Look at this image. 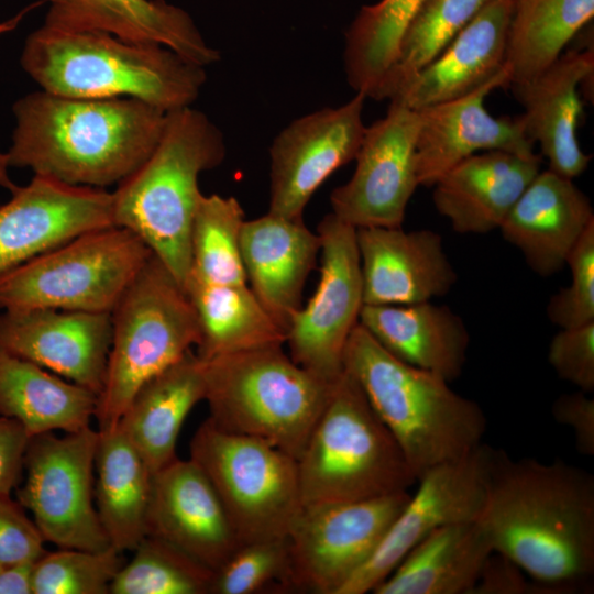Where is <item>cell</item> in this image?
Segmentation results:
<instances>
[{
    "mask_svg": "<svg viewBox=\"0 0 594 594\" xmlns=\"http://www.w3.org/2000/svg\"><path fill=\"white\" fill-rule=\"evenodd\" d=\"M304 505L359 502L416 484L399 444L345 371L297 459Z\"/></svg>",
    "mask_w": 594,
    "mask_h": 594,
    "instance_id": "cell-7",
    "label": "cell"
},
{
    "mask_svg": "<svg viewBox=\"0 0 594 594\" xmlns=\"http://www.w3.org/2000/svg\"><path fill=\"white\" fill-rule=\"evenodd\" d=\"M419 113L391 101L387 113L365 128L352 177L330 196L332 213L358 228L403 226L419 186L416 142Z\"/></svg>",
    "mask_w": 594,
    "mask_h": 594,
    "instance_id": "cell-15",
    "label": "cell"
},
{
    "mask_svg": "<svg viewBox=\"0 0 594 594\" xmlns=\"http://www.w3.org/2000/svg\"><path fill=\"white\" fill-rule=\"evenodd\" d=\"M541 155L506 151L473 154L433 185L432 200L455 232L487 233L499 229L526 187L540 172Z\"/></svg>",
    "mask_w": 594,
    "mask_h": 594,
    "instance_id": "cell-25",
    "label": "cell"
},
{
    "mask_svg": "<svg viewBox=\"0 0 594 594\" xmlns=\"http://www.w3.org/2000/svg\"><path fill=\"white\" fill-rule=\"evenodd\" d=\"M152 254L121 227L85 232L0 276V310L111 314Z\"/></svg>",
    "mask_w": 594,
    "mask_h": 594,
    "instance_id": "cell-9",
    "label": "cell"
},
{
    "mask_svg": "<svg viewBox=\"0 0 594 594\" xmlns=\"http://www.w3.org/2000/svg\"><path fill=\"white\" fill-rule=\"evenodd\" d=\"M492 0H424L409 22L395 63L375 100L391 99L417 72L433 61Z\"/></svg>",
    "mask_w": 594,
    "mask_h": 594,
    "instance_id": "cell-37",
    "label": "cell"
},
{
    "mask_svg": "<svg viewBox=\"0 0 594 594\" xmlns=\"http://www.w3.org/2000/svg\"><path fill=\"white\" fill-rule=\"evenodd\" d=\"M594 15V0H514L505 67L509 86L552 65Z\"/></svg>",
    "mask_w": 594,
    "mask_h": 594,
    "instance_id": "cell-34",
    "label": "cell"
},
{
    "mask_svg": "<svg viewBox=\"0 0 594 594\" xmlns=\"http://www.w3.org/2000/svg\"><path fill=\"white\" fill-rule=\"evenodd\" d=\"M240 543L287 538L302 509L297 460L253 437L206 419L189 444Z\"/></svg>",
    "mask_w": 594,
    "mask_h": 594,
    "instance_id": "cell-10",
    "label": "cell"
},
{
    "mask_svg": "<svg viewBox=\"0 0 594 594\" xmlns=\"http://www.w3.org/2000/svg\"><path fill=\"white\" fill-rule=\"evenodd\" d=\"M593 72V48L573 50L536 77L510 85L525 110V130L539 144L548 169L570 179L580 176L592 160L580 147L576 128L583 113L578 89Z\"/></svg>",
    "mask_w": 594,
    "mask_h": 594,
    "instance_id": "cell-23",
    "label": "cell"
},
{
    "mask_svg": "<svg viewBox=\"0 0 594 594\" xmlns=\"http://www.w3.org/2000/svg\"><path fill=\"white\" fill-rule=\"evenodd\" d=\"M204 363L193 350L134 394L118 425L152 474L174 461L182 426L205 400Z\"/></svg>",
    "mask_w": 594,
    "mask_h": 594,
    "instance_id": "cell-29",
    "label": "cell"
},
{
    "mask_svg": "<svg viewBox=\"0 0 594 594\" xmlns=\"http://www.w3.org/2000/svg\"><path fill=\"white\" fill-rule=\"evenodd\" d=\"M409 497L406 491L359 502L304 505L287 536L292 590L338 594L373 554Z\"/></svg>",
    "mask_w": 594,
    "mask_h": 594,
    "instance_id": "cell-12",
    "label": "cell"
},
{
    "mask_svg": "<svg viewBox=\"0 0 594 594\" xmlns=\"http://www.w3.org/2000/svg\"><path fill=\"white\" fill-rule=\"evenodd\" d=\"M514 0H492L429 64L389 99L413 110L464 96L506 69Z\"/></svg>",
    "mask_w": 594,
    "mask_h": 594,
    "instance_id": "cell-24",
    "label": "cell"
},
{
    "mask_svg": "<svg viewBox=\"0 0 594 594\" xmlns=\"http://www.w3.org/2000/svg\"><path fill=\"white\" fill-rule=\"evenodd\" d=\"M20 63L42 90L134 98L164 112L190 107L207 79L206 67L163 45L46 24L26 37Z\"/></svg>",
    "mask_w": 594,
    "mask_h": 594,
    "instance_id": "cell-3",
    "label": "cell"
},
{
    "mask_svg": "<svg viewBox=\"0 0 594 594\" xmlns=\"http://www.w3.org/2000/svg\"><path fill=\"white\" fill-rule=\"evenodd\" d=\"M44 538L24 507L0 494V566L35 562L46 551Z\"/></svg>",
    "mask_w": 594,
    "mask_h": 594,
    "instance_id": "cell-43",
    "label": "cell"
},
{
    "mask_svg": "<svg viewBox=\"0 0 594 594\" xmlns=\"http://www.w3.org/2000/svg\"><path fill=\"white\" fill-rule=\"evenodd\" d=\"M509 86L507 69L473 91L433 105L419 113L416 164L419 185L432 186L464 158L485 151L531 155L534 141L519 117L491 116L484 101L496 88Z\"/></svg>",
    "mask_w": 594,
    "mask_h": 594,
    "instance_id": "cell-19",
    "label": "cell"
},
{
    "mask_svg": "<svg viewBox=\"0 0 594 594\" xmlns=\"http://www.w3.org/2000/svg\"><path fill=\"white\" fill-rule=\"evenodd\" d=\"M495 450L483 442L465 455L436 465L417 479V490L370 559L338 594L373 592L421 540L440 527L477 520Z\"/></svg>",
    "mask_w": 594,
    "mask_h": 594,
    "instance_id": "cell-14",
    "label": "cell"
},
{
    "mask_svg": "<svg viewBox=\"0 0 594 594\" xmlns=\"http://www.w3.org/2000/svg\"><path fill=\"white\" fill-rule=\"evenodd\" d=\"M1 568H2V566H0V569H1Z\"/></svg>",
    "mask_w": 594,
    "mask_h": 594,
    "instance_id": "cell-50",
    "label": "cell"
},
{
    "mask_svg": "<svg viewBox=\"0 0 594 594\" xmlns=\"http://www.w3.org/2000/svg\"><path fill=\"white\" fill-rule=\"evenodd\" d=\"M343 370L359 383L416 479L482 443L487 421L475 402L442 376L392 355L360 323L346 342Z\"/></svg>",
    "mask_w": 594,
    "mask_h": 594,
    "instance_id": "cell-5",
    "label": "cell"
},
{
    "mask_svg": "<svg viewBox=\"0 0 594 594\" xmlns=\"http://www.w3.org/2000/svg\"><path fill=\"white\" fill-rule=\"evenodd\" d=\"M10 167L106 189L129 176L156 146L166 112L127 97L80 98L37 90L12 107Z\"/></svg>",
    "mask_w": 594,
    "mask_h": 594,
    "instance_id": "cell-2",
    "label": "cell"
},
{
    "mask_svg": "<svg viewBox=\"0 0 594 594\" xmlns=\"http://www.w3.org/2000/svg\"><path fill=\"white\" fill-rule=\"evenodd\" d=\"M240 248L250 288L287 331L290 318L302 307V288L320 253L319 234L302 219L267 212L244 221Z\"/></svg>",
    "mask_w": 594,
    "mask_h": 594,
    "instance_id": "cell-26",
    "label": "cell"
},
{
    "mask_svg": "<svg viewBox=\"0 0 594 594\" xmlns=\"http://www.w3.org/2000/svg\"><path fill=\"white\" fill-rule=\"evenodd\" d=\"M95 505L110 544L133 551L147 535L153 474L119 425L98 430Z\"/></svg>",
    "mask_w": 594,
    "mask_h": 594,
    "instance_id": "cell-32",
    "label": "cell"
},
{
    "mask_svg": "<svg viewBox=\"0 0 594 594\" xmlns=\"http://www.w3.org/2000/svg\"><path fill=\"white\" fill-rule=\"evenodd\" d=\"M36 4H32L28 8H25L22 12H20L19 14H16L15 16H13L12 19L8 20V21H4L2 23H0V35L8 32V31H11L13 30L19 23L20 21L22 20V18L24 16V14L32 8H34Z\"/></svg>",
    "mask_w": 594,
    "mask_h": 594,
    "instance_id": "cell-49",
    "label": "cell"
},
{
    "mask_svg": "<svg viewBox=\"0 0 594 594\" xmlns=\"http://www.w3.org/2000/svg\"><path fill=\"white\" fill-rule=\"evenodd\" d=\"M565 265L571 283L550 298L546 309L549 320L560 329L594 321V223L576 242Z\"/></svg>",
    "mask_w": 594,
    "mask_h": 594,
    "instance_id": "cell-41",
    "label": "cell"
},
{
    "mask_svg": "<svg viewBox=\"0 0 594 594\" xmlns=\"http://www.w3.org/2000/svg\"><path fill=\"white\" fill-rule=\"evenodd\" d=\"M97 442L98 430L90 426L29 440L16 498L32 513L44 540L58 548L100 551L111 546L95 505Z\"/></svg>",
    "mask_w": 594,
    "mask_h": 594,
    "instance_id": "cell-11",
    "label": "cell"
},
{
    "mask_svg": "<svg viewBox=\"0 0 594 594\" xmlns=\"http://www.w3.org/2000/svg\"><path fill=\"white\" fill-rule=\"evenodd\" d=\"M111 322L106 377L95 414L98 430L117 426L139 388L200 340L190 299L154 254L111 311Z\"/></svg>",
    "mask_w": 594,
    "mask_h": 594,
    "instance_id": "cell-8",
    "label": "cell"
},
{
    "mask_svg": "<svg viewBox=\"0 0 594 594\" xmlns=\"http://www.w3.org/2000/svg\"><path fill=\"white\" fill-rule=\"evenodd\" d=\"M110 594H210L215 571L168 542L145 536Z\"/></svg>",
    "mask_w": 594,
    "mask_h": 594,
    "instance_id": "cell-38",
    "label": "cell"
},
{
    "mask_svg": "<svg viewBox=\"0 0 594 594\" xmlns=\"http://www.w3.org/2000/svg\"><path fill=\"white\" fill-rule=\"evenodd\" d=\"M9 169L10 164L7 152L0 151V187L13 191L18 186L11 178Z\"/></svg>",
    "mask_w": 594,
    "mask_h": 594,
    "instance_id": "cell-48",
    "label": "cell"
},
{
    "mask_svg": "<svg viewBox=\"0 0 594 594\" xmlns=\"http://www.w3.org/2000/svg\"><path fill=\"white\" fill-rule=\"evenodd\" d=\"M201 361L208 419L224 431L266 441L297 460L336 383L297 364L283 345Z\"/></svg>",
    "mask_w": 594,
    "mask_h": 594,
    "instance_id": "cell-6",
    "label": "cell"
},
{
    "mask_svg": "<svg viewBox=\"0 0 594 594\" xmlns=\"http://www.w3.org/2000/svg\"><path fill=\"white\" fill-rule=\"evenodd\" d=\"M471 594H553L506 557L493 552Z\"/></svg>",
    "mask_w": 594,
    "mask_h": 594,
    "instance_id": "cell-44",
    "label": "cell"
},
{
    "mask_svg": "<svg viewBox=\"0 0 594 594\" xmlns=\"http://www.w3.org/2000/svg\"><path fill=\"white\" fill-rule=\"evenodd\" d=\"M476 521L494 552L553 594L590 590L594 477L586 470L560 460H514L495 450Z\"/></svg>",
    "mask_w": 594,
    "mask_h": 594,
    "instance_id": "cell-1",
    "label": "cell"
},
{
    "mask_svg": "<svg viewBox=\"0 0 594 594\" xmlns=\"http://www.w3.org/2000/svg\"><path fill=\"white\" fill-rule=\"evenodd\" d=\"M554 420L573 431L576 450L594 455V399L588 393L576 391L560 395L552 404Z\"/></svg>",
    "mask_w": 594,
    "mask_h": 594,
    "instance_id": "cell-45",
    "label": "cell"
},
{
    "mask_svg": "<svg viewBox=\"0 0 594 594\" xmlns=\"http://www.w3.org/2000/svg\"><path fill=\"white\" fill-rule=\"evenodd\" d=\"M146 536L213 571L241 544L215 488L191 459L176 458L153 474Z\"/></svg>",
    "mask_w": 594,
    "mask_h": 594,
    "instance_id": "cell-20",
    "label": "cell"
},
{
    "mask_svg": "<svg viewBox=\"0 0 594 594\" xmlns=\"http://www.w3.org/2000/svg\"><path fill=\"white\" fill-rule=\"evenodd\" d=\"M111 314L50 308L0 310V345L95 393L102 389Z\"/></svg>",
    "mask_w": 594,
    "mask_h": 594,
    "instance_id": "cell-18",
    "label": "cell"
},
{
    "mask_svg": "<svg viewBox=\"0 0 594 594\" xmlns=\"http://www.w3.org/2000/svg\"><path fill=\"white\" fill-rule=\"evenodd\" d=\"M548 361L557 375L585 393L594 389V321L561 329L551 340Z\"/></svg>",
    "mask_w": 594,
    "mask_h": 594,
    "instance_id": "cell-42",
    "label": "cell"
},
{
    "mask_svg": "<svg viewBox=\"0 0 594 594\" xmlns=\"http://www.w3.org/2000/svg\"><path fill=\"white\" fill-rule=\"evenodd\" d=\"M226 153L221 131L204 112L191 106L166 112L152 153L111 191L113 224L139 237L183 287L202 196L199 175L219 166Z\"/></svg>",
    "mask_w": 594,
    "mask_h": 594,
    "instance_id": "cell-4",
    "label": "cell"
},
{
    "mask_svg": "<svg viewBox=\"0 0 594 594\" xmlns=\"http://www.w3.org/2000/svg\"><path fill=\"white\" fill-rule=\"evenodd\" d=\"M244 221L237 198L202 194L191 228L188 276L216 285L248 284L240 248Z\"/></svg>",
    "mask_w": 594,
    "mask_h": 594,
    "instance_id": "cell-36",
    "label": "cell"
},
{
    "mask_svg": "<svg viewBox=\"0 0 594 594\" xmlns=\"http://www.w3.org/2000/svg\"><path fill=\"white\" fill-rule=\"evenodd\" d=\"M364 305H409L446 295L458 275L432 230L356 229Z\"/></svg>",
    "mask_w": 594,
    "mask_h": 594,
    "instance_id": "cell-21",
    "label": "cell"
},
{
    "mask_svg": "<svg viewBox=\"0 0 594 594\" xmlns=\"http://www.w3.org/2000/svg\"><path fill=\"white\" fill-rule=\"evenodd\" d=\"M184 289L198 318L201 360L286 342V331L248 284L216 285L188 276Z\"/></svg>",
    "mask_w": 594,
    "mask_h": 594,
    "instance_id": "cell-33",
    "label": "cell"
},
{
    "mask_svg": "<svg viewBox=\"0 0 594 594\" xmlns=\"http://www.w3.org/2000/svg\"><path fill=\"white\" fill-rule=\"evenodd\" d=\"M321 268L318 287L290 318L286 342L290 358L330 383L343 373V354L359 323L363 302L356 229L332 212L318 226Z\"/></svg>",
    "mask_w": 594,
    "mask_h": 594,
    "instance_id": "cell-13",
    "label": "cell"
},
{
    "mask_svg": "<svg viewBox=\"0 0 594 594\" xmlns=\"http://www.w3.org/2000/svg\"><path fill=\"white\" fill-rule=\"evenodd\" d=\"M365 98L356 92L340 107L300 117L274 139L270 148V213L302 219L316 190L355 158L366 128L362 118Z\"/></svg>",
    "mask_w": 594,
    "mask_h": 594,
    "instance_id": "cell-16",
    "label": "cell"
},
{
    "mask_svg": "<svg viewBox=\"0 0 594 594\" xmlns=\"http://www.w3.org/2000/svg\"><path fill=\"white\" fill-rule=\"evenodd\" d=\"M422 1L381 0L360 10L345 33L343 53L346 79L356 92L374 98Z\"/></svg>",
    "mask_w": 594,
    "mask_h": 594,
    "instance_id": "cell-35",
    "label": "cell"
},
{
    "mask_svg": "<svg viewBox=\"0 0 594 594\" xmlns=\"http://www.w3.org/2000/svg\"><path fill=\"white\" fill-rule=\"evenodd\" d=\"M30 438L20 422L0 416V494L11 495L20 485Z\"/></svg>",
    "mask_w": 594,
    "mask_h": 594,
    "instance_id": "cell-46",
    "label": "cell"
},
{
    "mask_svg": "<svg viewBox=\"0 0 594 594\" xmlns=\"http://www.w3.org/2000/svg\"><path fill=\"white\" fill-rule=\"evenodd\" d=\"M97 395L0 345V416L32 437L75 432L95 418Z\"/></svg>",
    "mask_w": 594,
    "mask_h": 594,
    "instance_id": "cell-31",
    "label": "cell"
},
{
    "mask_svg": "<svg viewBox=\"0 0 594 594\" xmlns=\"http://www.w3.org/2000/svg\"><path fill=\"white\" fill-rule=\"evenodd\" d=\"M287 538L241 543L215 571L210 594L292 590Z\"/></svg>",
    "mask_w": 594,
    "mask_h": 594,
    "instance_id": "cell-40",
    "label": "cell"
},
{
    "mask_svg": "<svg viewBox=\"0 0 594 594\" xmlns=\"http://www.w3.org/2000/svg\"><path fill=\"white\" fill-rule=\"evenodd\" d=\"M34 563L2 566L0 569V594H33Z\"/></svg>",
    "mask_w": 594,
    "mask_h": 594,
    "instance_id": "cell-47",
    "label": "cell"
},
{
    "mask_svg": "<svg viewBox=\"0 0 594 594\" xmlns=\"http://www.w3.org/2000/svg\"><path fill=\"white\" fill-rule=\"evenodd\" d=\"M359 323L387 352L448 382L464 367L470 334L449 307L422 301L409 305H363Z\"/></svg>",
    "mask_w": 594,
    "mask_h": 594,
    "instance_id": "cell-28",
    "label": "cell"
},
{
    "mask_svg": "<svg viewBox=\"0 0 594 594\" xmlns=\"http://www.w3.org/2000/svg\"><path fill=\"white\" fill-rule=\"evenodd\" d=\"M44 24L160 44L207 67L220 59L188 12L165 0H48Z\"/></svg>",
    "mask_w": 594,
    "mask_h": 594,
    "instance_id": "cell-27",
    "label": "cell"
},
{
    "mask_svg": "<svg viewBox=\"0 0 594 594\" xmlns=\"http://www.w3.org/2000/svg\"><path fill=\"white\" fill-rule=\"evenodd\" d=\"M475 521L440 527L415 546L374 594H471L493 553Z\"/></svg>",
    "mask_w": 594,
    "mask_h": 594,
    "instance_id": "cell-30",
    "label": "cell"
},
{
    "mask_svg": "<svg viewBox=\"0 0 594 594\" xmlns=\"http://www.w3.org/2000/svg\"><path fill=\"white\" fill-rule=\"evenodd\" d=\"M123 552L110 546L100 551L59 548L34 563L33 594H110L124 564Z\"/></svg>",
    "mask_w": 594,
    "mask_h": 594,
    "instance_id": "cell-39",
    "label": "cell"
},
{
    "mask_svg": "<svg viewBox=\"0 0 594 594\" xmlns=\"http://www.w3.org/2000/svg\"><path fill=\"white\" fill-rule=\"evenodd\" d=\"M0 206V276L85 232L114 226L111 191L33 175Z\"/></svg>",
    "mask_w": 594,
    "mask_h": 594,
    "instance_id": "cell-17",
    "label": "cell"
},
{
    "mask_svg": "<svg viewBox=\"0 0 594 594\" xmlns=\"http://www.w3.org/2000/svg\"><path fill=\"white\" fill-rule=\"evenodd\" d=\"M592 223L594 211L587 196L573 179L547 169L526 187L499 230L536 274L548 277L565 266Z\"/></svg>",
    "mask_w": 594,
    "mask_h": 594,
    "instance_id": "cell-22",
    "label": "cell"
}]
</instances>
